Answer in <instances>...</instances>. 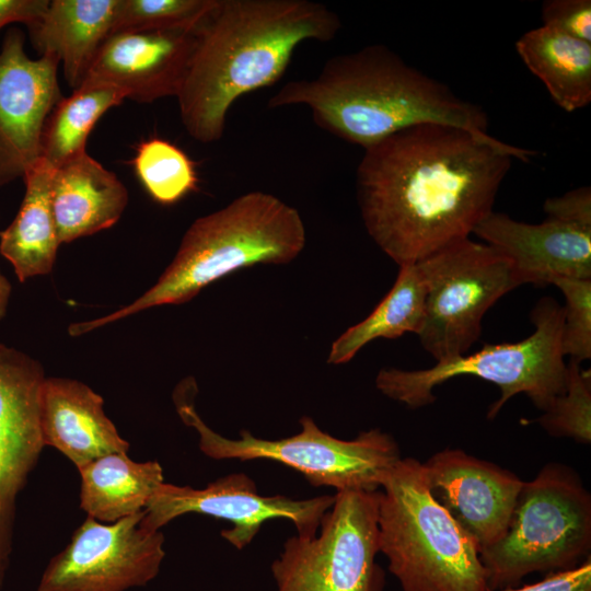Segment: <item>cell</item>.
<instances>
[{"instance_id":"1","label":"cell","mask_w":591,"mask_h":591,"mask_svg":"<svg viewBox=\"0 0 591 591\" xmlns=\"http://www.w3.org/2000/svg\"><path fill=\"white\" fill-rule=\"evenodd\" d=\"M536 152L459 127L420 124L364 149L356 172L368 234L399 267L470 237L512 159Z\"/></svg>"},{"instance_id":"2","label":"cell","mask_w":591,"mask_h":591,"mask_svg":"<svg viewBox=\"0 0 591 591\" xmlns=\"http://www.w3.org/2000/svg\"><path fill=\"white\" fill-rule=\"evenodd\" d=\"M340 28L336 13L311 0H216L176 96L186 131L218 141L239 97L276 83L301 43L331 42Z\"/></svg>"},{"instance_id":"3","label":"cell","mask_w":591,"mask_h":591,"mask_svg":"<svg viewBox=\"0 0 591 591\" xmlns=\"http://www.w3.org/2000/svg\"><path fill=\"white\" fill-rule=\"evenodd\" d=\"M304 105L318 128L364 149L420 124L490 138L486 113L384 45L331 57L312 79L282 85L269 108Z\"/></svg>"},{"instance_id":"4","label":"cell","mask_w":591,"mask_h":591,"mask_svg":"<svg viewBox=\"0 0 591 591\" xmlns=\"http://www.w3.org/2000/svg\"><path fill=\"white\" fill-rule=\"evenodd\" d=\"M306 244L299 211L277 196L253 190L196 219L158 281L130 304L100 318L69 326L79 336L142 310L182 304L211 282L254 265H286Z\"/></svg>"},{"instance_id":"5","label":"cell","mask_w":591,"mask_h":591,"mask_svg":"<svg viewBox=\"0 0 591 591\" xmlns=\"http://www.w3.org/2000/svg\"><path fill=\"white\" fill-rule=\"evenodd\" d=\"M379 498V548L403 591H489L473 540L432 497L422 463L401 459Z\"/></svg>"},{"instance_id":"6","label":"cell","mask_w":591,"mask_h":591,"mask_svg":"<svg viewBox=\"0 0 591 591\" xmlns=\"http://www.w3.org/2000/svg\"><path fill=\"white\" fill-rule=\"evenodd\" d=\"M563 306L553 298H542L531 312L534 332L517 343L487 344L471 355H462L428 369L379 371L376 389L409 408L436 401L433 389L461 375L477 376L497 385L500 397L489 407L495 418L514 395L524 394L545 412L564 393L567 363L561 351Z\"/></svg>"},{"instance_id":"7","label":"cell","mask_w":591,"mask_h":591,"mask_svg":"<svg viewBox=\"0 0 591 591\" xmlns=\"http://www.w3.org/2000/svg\"><path fill=\"white\" fill-rule=\"evenodd\" d=\"M590 548V493L571 467L548 463L523 482L503 535L479 559L489 591H500L532 572L576 568Z\"/></svg>"},{"instance_id":"8","label":"cell","mask_w":591,"mask_h":591,"mask_svg":"<svg viewBox=\"0 0 591 591\" xmlns=\"http://www.w3.org/2000/svg\"><path fill=\"white\" fill-rule=\"evenodd\" d=\"M196 392L195 380L187 378L176 386L173 399L184 424L197 431L201 452L216 460H271L301 473L313 486L376 491L402 459L394 438L379 428L341 440L320 429L309 416L300 418L301 431L291 437L268 440L241 430L237 439L225 438L196 412Z\"/></svg>"},{"instance_id":"9","label":"cell","mask_w":591,"mask_h":591,"mask_svg":"<svg viewBox=\"0 0 591 591\" xmlns=\"http://www.w3.org/2000/svg\"><path fill=\"white\" fill-rule=\"evenodd\" d=\"M426 286L417 333L437 361L466 355L478 340L486 312L519 287L510 260L484 242H454L416 263Z\"/></svg>"},{"instance_id":"10","label":"cell","mask_w":591,"mask_h":591,"mask_svg":"<svg viewBox=\"0 0 591 591\" xmlns=\"http://www.w3.org/2000/svg\"><path fill=\"white\" fill-rule=\"evenodd\" d=\"M380 490H340L311 538H288L271 564L277 591H382Z\"/></svg>"},{"instance_id":"11","label":"cell","mask_w":591,"mask_h":591,"mask_svg":"<svg viewBox=\"0 0 591 591\" xmlns=\"http://www.w3.org/2000/svg\"><path fill=\"white\" fill-rule=\"evenodd\" d=\"M144 510L113 523L86 517L46 566L36 591H126L160 571L164 535L141 526Z\"/></svg>"},{"instance_id":"12","label":"cell","mask_w":591,"mask_h":591,"mask_svg":"<svg viewBox=\"0 0 591 591\" xmlns=\"http://www.w3.org/2000/svg\"><path fill=\"white\" fill-rule=\"evenodd\" d=\"M335 495L293 499L259 495L252 478L232 473L209 483L205 488L163 483L144 508L141 526L160 531L170 521L186 513H198L227 520L231 529L221 536L237 549L247 546L262 525L271 519H288L299 536L314 537L324 514L332 508Z\"/></svg>"},{"instance_id":"13","label":"cell","mask_w":591,"mask_h":591,"mask_svg":"<svg viewBox=\"0 0 591 591\" xmlns=\"http://www.w3.org/2000/svg\"><path fill=\"white\" fill-rule=\"evenodd\" d=\"M45 379L37 360L0 344V588L12 552L16 497L45 447L40 429Z\"/></svg>"},{"instance_id":"14","label":"cell","mask_w":591,"mask_h":591,"mask_svg":"<svg viewBox=\"0 0 591 591\" xmlns=\"http://www.w3.org/2000/svg\"><path fill=\"white\" fill-rule=\"evenodd\" d=\"M24 42V34L11 28L0 51V187L23 178L40 159L45 121L63 97L58 58L31 59Z\"/></svg>"},{"instance_id":"15","label":"cell","mask_w":591,"mask_h":591,"mask_svg":"<svg viewBox=\"0 0 591 591\" xmlns=\"http://www.w3.org/2000/svg\"><path fill=\"white\" fill-rule=\"evenodd\" d=\"M429 490L466 532L478 552L505 533L523 480L461 449H444L422 463Z\"/></svg>"},{"instance_id":"16","label":"cell","mask_w":591,"mask_h":591,"mask_svg":"<svg viewBox=\"0 0 591 591\" xmlns=\"http://www.w3.org/2000/svg\"><path fill=\"white\" fill-rule=\"evenodd\" d=\"M196 44V27L112 33L81 86H112L138 103L177 96Z\"/></svg>"},{"instance_id":"17","label":"cell","mask_w":591,"mask_h":591,"mask_svg":"<svg viewBox=\"0 0 591 591\" xmlns=\"http://www.w3.org/2000/svg\"><path fill=\"white\" fill-rule=\"evenodd\" d=\"M473 233L510 260L519 286H546L556 277L591 279L590 227L551 217L526 223L493 210Z\"/></svg>"},{"instance_id":"18","label":"cell","mask_w":591,"mask_h":591,"mask_svg":"<svg viewBox=\"0 0 591 591\" xmlns=\"http://www.w3.org/2000/svg\"><path fill=\"white\" fill-rule=\"evenodd\" d=\"M104 399L86 384L46 378L40 394L45 445L67 456L77 468L111 453H128L129 443L105 415Z\"/></svg>"},{"instance_id":"19","label":"cell","mask_w":591,"mask_h":591,"mask_svg":"<svg viewBox=\"0 0 591 591\" xmlns=\"http://www.w3.org/2000/svg\"><path fill=\"white\" fill-rule=\"evenodd\" d=\"M50 200L61 244L113 227L128 204V190L84 151L55 169Z\"/></svg>"},{"instance_id":"20","label":"cell","mask_w":591,"mask_h":591,"mask_svg":"<svg viewBox=\"0 0 591 591\" xmlns=\"http://www.w3.org/2000/svg\"><path fill=\"white\" fill-rule=\"evenodd\" d=\"M118 0H49L43 16L27 27L38 54L62 63L73 90L81 86L105 39L112 34Z\"/></svg>"},{"instance_id":"21","label":"cell","mask_w":591,"mask_h":591,"mask_svg":"<svg viewBox=\"0 0 591 591\" xmlns=\"http://www.w3.org/2000/svg\"><path fill=\"white\" fill-rule=\"evenodd\" d=\"M55 169L39 159L23 176L25 195L10 225L0 232V254L21 282L53 270L60 245L51 209Z\"/></svg>"},{"instance_id":"22","label":"cell","mask_w":591,"mask_h":591,"mask_svg":"<svg viewBox=\"0 0 591 591\" xmlns=\"http://www.w3.org/2000/svg\"><path fill=\"white\" fill-rule=\"evenodd\" d=\"M80 508L88 517L113 523L141 512L164 483L158 461L135 462L127 453H111L78 468Z\"/></svg>"},{"instance_id":"23","label":"cell","mask_w":591,"mask_h":591,"mask_svg":"<svg viewBox=\"0 0 591 591\" xmlns=\"http://www.w3.org/2000/svg\"><path fill=\"white\" fill-rule=\"evenodd\" d=\"M515 49L530 71L566 112L591 101V43L541 26L524 33Z\"/></svg>"},{"instance_id":"24","label":"cell","mask_w":591,"mask_h":591,"mask_svg":"<svg viewBox=\"0 0 591 591\" xmlns=\"http://www.w3.org/2000/svg\"><path fill=\"white\" fill-rule=\"evenodd\" d=\"M426 286L416 264L399 267L396 280L374 310L347 328L331 346L327 363L349 362L378 338L396 339L419 332L425 316Z\"/></svg>"},{"instance_id":"25","label":"cell","mask_w":591,"mask_h":591,"mask_svg":"<svg viewBox=\"0 0 591 591\" xmlns=\"http://www.w3.org/2000/svg\"><path fill=\"white\" fill-rule=\"evenodd\" d=\"M125 100L112 86H80L51 109L40 138V159L58 169L85 151L96 121Z\"/></svg>"},{"instance_id":"26","label":"cell","mask_w":591,"mask_h":591,"mask_svg":"<svg viewBox=\"0 0 591 591\" xmlns=\"http://www.w3.org/2000/svg\"><path fill=\"white\" fill-rule=\"evenodd\" d=\"M132 164L146 190L160 204H174L197 188L194 161L165 139L154 137L141 142Z\"/></svg>"},{"instance_id":"27","label":"cell","mask_w":591,"mask_h":591,"mask_svg":"<svg viewBox=\"0 0 591 591\" xmlns=\"http://www.w3.org/2000/svg\"><path fill=\"white\" fill-rule=\"evenodd\" d=\"M216 0H118L113 32L193 30Z\"/></svg>"},{"instance_id":"28","label":"cell","mask_w":591,"mask_h":591,"mask_svg":"<svg viewBox=\"0 0 591 591\" xmlns=\"http://www.w3.org/2000/svg\"><path fill=\"white\" fill-rule=\"evenodd\" d=\"M535 422L553 437L591 442V375L579 362L569 360L564 393Z\"/></svg>"},{"instance_id":"29","label":"cell","mask_w":591,"mask_h":591,"mask_svg":"<svg viewBox=\"0 0 591 591\" xmlns=\"http://www.w3.org/2000/svg\"><path fill=\"white\" fill-rule=\"evenodd\" d=\"M549 285L565 297L561 351L581 363L591 358V279L556 277Z\"/></svg>"},{"instance_id":"30","label":"cell","mask_w":591,"mask_h":591,"mask_svg":"<svg viewBox=\"0 0 591 591\" xmlns=\"http://www.w3.org/2000/svg\"><path fill=\"white\" fill-rule=\"evenodd\" d=\"M543 26L591 43L590 0H548L542 4Z\"/></svg>"},{"instance_id":"31","label":"cell","mask_w":591,"mask_h":591,"mask_svg":"<svg viewBox=\"0 0 591 591\" xmlns=\"http://www.w3.org/2000/svg\"><path fill=\"white\" fill-rule=\"evenodd\" d=\"M544 211L547 217L591 228V189L580 187L560 197L548 198Z\"/></svg>"},{"instance_id":"32","label":"cell","mask_w":591,"mask_h":591,"mask_svg":"<svg viewBox=\"0 0 591 591\" xmlns=\"http://www.w3.org/2000/svg\"><path fill=\"white\" fill-rule=\"evenodd\" d=\"M500 591H591L590 556L576 568L549 573L543 580L522 588H506Z\"/></svg>"},{"instance_id":"33","label":"cell","mask_w":591,"mask_h":591,"mask_svg":"<svg viewBox=\"0 0 591 591\" xmlns=\"http://www.w3.org/2000/svg\"><path fill=\"white\" fill-rule=\"evenodd\" d=\"M48 4L49 0H0V30L14 22L32 26L43 16Z\"/></svg>"},{"instance_id":"34","label":"cell","mask_w":591,"mask_h":591,"mask_svg":"<svg viewBox=\"0 0 591 591\" xmlns=\"http://www.w3.org/2000/svg\"><path fill=\"white\" fill-rule=\"evenodd\" d=\"M11 289L10 281L0 273V321L7 313Z\"/></svg>"}]
</instances>
